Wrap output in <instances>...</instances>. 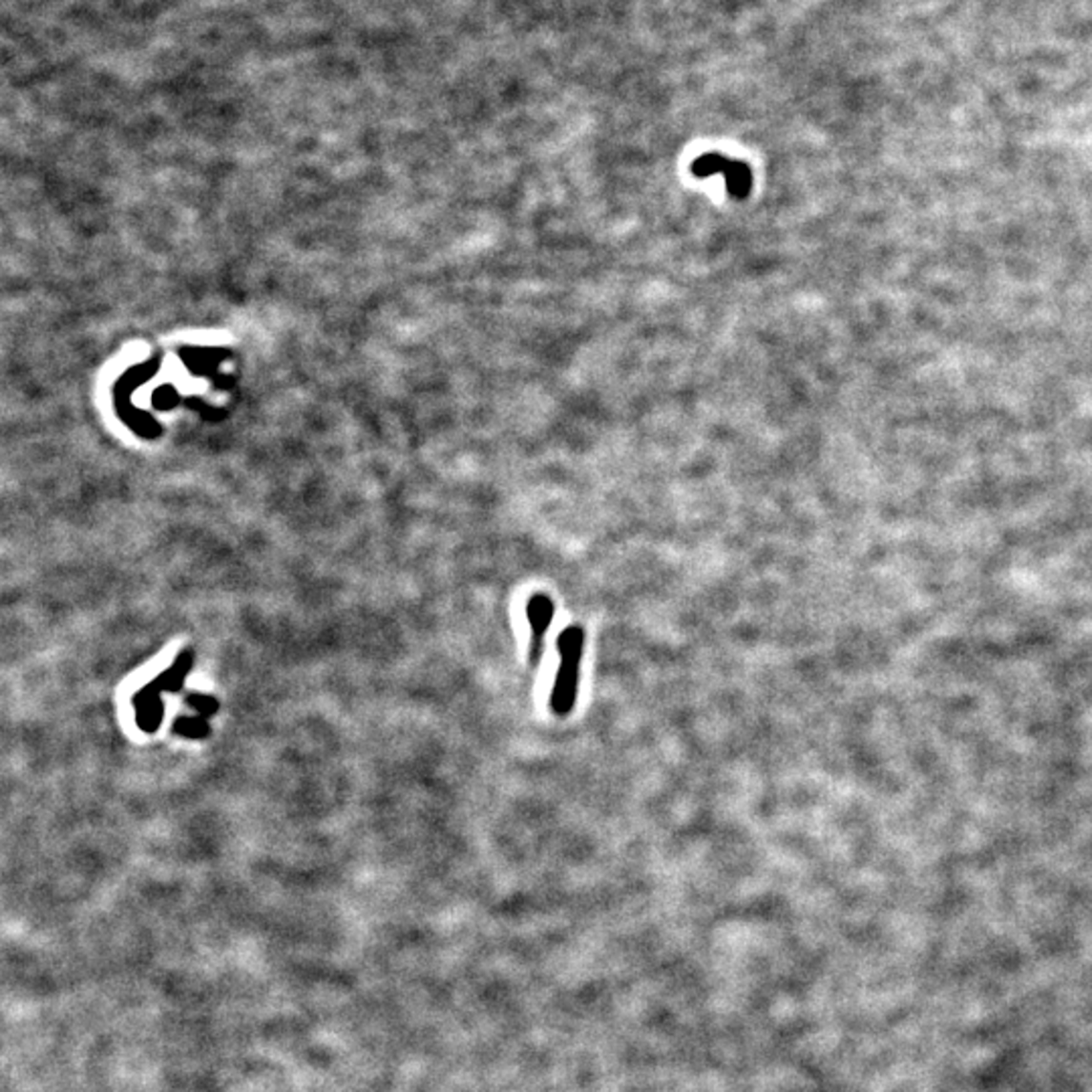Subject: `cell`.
<instances>
[{
  "instance_id": "cell-1",
  "label": "cell",
  "mask_w": 1092,
  "mask_h": 1092,
  "mask_svg": "<svg viewBox=\"0 0 1092 1092\" xmlns=\"http://www.w3.org/2000/svg\"><path fill=\"white\" fill-rule=\"evenodd\" d=\"M556 650L560 656L558 672L551 692V710L556 716H569L577 703L578 692V670H581L583 650H585V629L581 625H571L560 631L556 640Z\"/></svg>"
},
{
  "instance_id": "cell-2",
  "label": "cell",
  "mask_w": 1092,
  "mask_h": 1092,
  "mask_svg": "<svg viewBox=\"0 0 1092 1092\" xmlns=\"http://www.w3.org/2000/svg\"><path fill=\"white\" fill-rule=\"evenodd\" d=\"M694 175L696 177H710V175H723L726 178L728 191L732 197H746L750 191V170L746 164L724 158L723 155H704L694 162Z\"/></svg>"
},
{
  "instance_id": "cell-3",
  "label": "cell",
  "mask_w": 1092,
  "mask_h": 1092,
  "mask_svg": "<svg viewBox=\"0 0 1092 1092\" xmlns=\"http://www.w3.org/2000/svg\"><path fill=\"white\" fill-rule=\"evenodd\" d=\"M526 618L528 623H531V654L528 656H531L533 668H538L546 631H549L555 618V603L551 597L544 593L533 595L526 605Z\"/></svg>"
}]
</instances>
